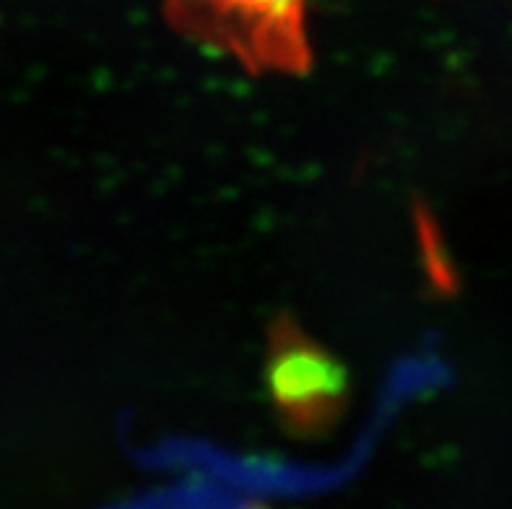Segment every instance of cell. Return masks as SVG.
Segmentation results:
<instances>
[{"instance_id": "1", "label": "cell", "mask_w": 512, "mask_h": 509, "mask_svg": "<svg viewBox=\"0 0 512 509\" xmlns=\"http://www.w3.org/2000/svg\"><path fill=\"white\" fill-rule=\"evenodd\" d=\"M310 0H167L177 29L247 68L299 71L310 60Z\"/></svg>"}]
</instances>
